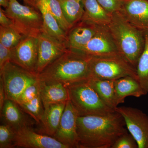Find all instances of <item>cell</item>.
<instances>
[{
  "label": "cell",
  "mask_w": 148,
  "mask_h": 148,
  "mask_svg": "<svg viewBox=\"0 0 148 148\" xmlns=\"http://www.w3.org/2000/svg\"><path fill=\"white\" fill-rule=\"evenodd\" d=\"M11 49L9 48L0 43V70L5 64L10 61Z\"/></svg>",
  "instance_id": "obj_32"
},
{
  "label": "cell",
  "mask_w": 148,
  "mask_h": 148,
  "mask_svg": "<svg viewBox=\"0 0 148 148\" xmlns=\"http://www.w3.org/2000/svg\"><path fill=\"white\" fill-rule=\"evenodd\" d=\"M19 106L25 113L28 114L35 121L40 123L44 112V108L40 93L31 101L19 105Z\"/></svg>",
  "instance_id": "obj_26"
},
{
  "label": "cell",
  "mask_w": 148,
  "mask_h": 148,
  "mask_svg": "<svg viewBox=\"0 0 148 148\" xmlns=\"http://www.w3.org/2000/svg\"><path fill=\"white\" fill-rule=\"evenodd\" d=\"M38 43V37H24L17 45L11 49V62L29 72L37 74Z\"/></svg>",
  "instance_id": "obj_10"
},
{
  "label": "cell",
  "mask_w": 148,
  "mask_h": 148,
  "mask_svg": "<svg viewBox=\"0 0 148 148\" xmlns=\"http://www.w3.org/2000/svg\"><path fill=\"white\" fill-rule=\"evenodd\" d=\"M15 131L7 125H0V148H14Z\"/></svg>",
  "instance_id": "obj_28"
},
{
  "label": "cell",
  "mask_w": 148,
  "mask_h": 148,
  "mask_svg": "<svg viewBox=\"0 0 148 148\" xmlns=\"http://www.w3.org/2000/svg\"><path fill=\"white\" fill-rule=\"evenodd\" d=\"M14 147L67 148L53 137L35 132L30 127L15 131Z\"/></svg>",
  "instance_id": "obj_13"
},
{
  "label": "cell",
  "mask_w": 148,
  "mask_h": 148,
  "mask_svg": "<svg viewBox=\"0 0 148 148\" xmlns=\"http://www.w3.org/2000/svg\"><path fill=\"white\" fill-rule=\"evenodd\" d=\"M98 26L84 19L75 24L67 34L70 48L81 50L95 34Z\"/></svg>",
  "instance_id": "obj_15"
},
{
  "label": "cell",
  "mask_w": 148,
  "mask_h": 148,
  "mask_svg": "<svg viewBox=\"0 0 148 148\" xmlns=\"http://www.w3.org/2000/svg\"><path fill=\"white\" fill-rule=\"evenodd\" d=\"M69 100L79 116L105 115L115 112L102 101L88 80L67 86Z\"/></svg>",
  "instance_id": "obj_4"
},
{
  "label": "cell",
  "mask_w": 148,
  "mask_h": 148,
  "mask_svg": "<svg viewBox=\"0 0 148 148\" xmlns=\"http://www.w3.org/2000/svg\"><path fill=\"white\" fill-rule=\"evenodd\" d=\"M84 8L82 19L91 21L99 26H108L112 14L106 11L97 0H82Z\"/></svg>",
  "instance_id": "obj_21"
},
{
  "label": "cell",
  "mask_w": 148,
  "mask_h": 148,
  "mask_svg": "<svg viewBox=\"0 0 148 148\" xmlns=\"http://www.w3.org/2000/svg\"><path fill=\"white\" fill-rule=\"evenodd\" d=\"M114 110L123 117L127 130L135 138L138 148H148V115L132 107L117 106Z\"/></svg>",
  "instance_id": "obj_8"
},
{
  "label": "cell",
  "mask_w": 148,
  "mask_h": 148,
  "mask_svg": "<svg viewBox=\"0 0 148 148\" xmlns=\"http://www.w3.org/2000/svg\"><path fill=\"white\" fill-rule=\"evenodd\" d=\"M114 81L93 78L88 79L90 85L102 101L106 106L114 110L116 106L115 101Z\"/></svg>",
  "instance_id": "obj_22"
},
{
  "label": "cell",
  "mask_w": 148,
  "mask_h": 148,
  "mask_svg": "<svg viewBox=\"0 0 148 148\" xmlns=\"http://www.w3.org/2000/svg\"><path fill=\"white\" fill-rule=\"evenodd\" d=\"M6 99L3 84L1 80L0 79V109L2 108L3 105Z\"/></svg>",
  "instance_id": "obj_34"
},
{
  "label": "cell",
  "mask_w": 148,
  "mask_h": 148,
  "mask_svg": "<svg viewBox=\"0 0 148 148\" xmlns=\"http://www.w3.org/2000/svg\"><path fill=\"white\" fill-rule=\"evenodd\" d=\"M7 99L16 102L24 90L38 79V75L23 69L11 61L0 70Z\"/></svg>",
  "instance_id": "obj_7"
},
{
  "label": "cell",
  "mask_w": 148,
  "mask_h": 148,
  "mask_svg": "<svg viewBox=\"0 0 148 148\" xmlns=\"http://www.w3.org/2000/svg\"><path fill=\"white\" fill-rule=\"evenodd\" d=\"M108 27L120 55L136 69L145 47V31L130 24L119 12L112 14Z\"/></svg>",
  "instance_id": "obj_3"
},
{
  "label": "cell",
  "mask_w": 148,
  "mask_h": 148,
  "mask_svg": "<svg viewBox=\"0 0 148 148\" xmlns=\"http://www.w3.org/2000/svg\"><path fill=\"white\" fill-rule=\"evenodd\" d=\"M79 51L91 56L120 55L108 26L99 25L94 36Z\"/></svg>",
  "instance_id": "obj_12"
},
{
  "label": "cell",
  "mask_w": 148,
  "mask_h": 148,
  "mask_svg": "<svg viewBox=\"0 0 148 148\" xmlns=\"http://www.w3.org/2000/svg\"><path fill=\"white\" fill-rule=\"evenodd\" d=\"M2 123L7 125L16 131L26 127L29 123L24 112L15 101L6 99L1 109Z\"/></svg>",
  "instance_id": "obj_16"
},
{
  "label": "cell",
  "mask_w": 148,
  "mask_h": 148,
  "mask_svg": "<svg viewBox=\"0 0 148 148\" xmlns=\"http://www.w3.org/2000/svg\"><path fill=\"white\" fill-rule=\"evenodd\" d=\"M34 1L35 7L39 10L42 15L43 32L69 45L67 33L61 29L58 21L51 12L47 0Z\"/></svg>",
  "instance_id": "obj_17"
},
{
  "label": "cell",
  "mask_w": 148,
  "mask_h": 148,
  "mask_svg": "<svg viewBox=\"0 0 148 148\" xmlns=\"http://www.w3.org/2000/svg\"><path fill=\"white\" fill-rule=\"evenodd\" d=\"M39 83L40 96L44 108L53 103L69 100L68 89L64 85L59 83L45 82L40 79Z\"/></svg>",
  "instance_id": "obj_19"
},
{
  "label": "cell",
  "mask_w": 148,
  "mask_h": 148,
  "mask_svg": "<svg viewBox=\"0 0 148 148\" xmlns=\"http://www.w3.org/2000/svg\"><path fill=\"white\" fill-rule=\"evenodd\" d=\"M112 148H138V146L134 137L127 132L119 137Z\"/></svg>",
  "instance_id": "obj_30"
},
{
  "label": "cell",
  "mask_w": 148,
  "mask_h": 148,
  "mask_svg": "<svg viewBox=\"0 0 148 148\" xmlns=\"http://www.w3.org/2000/svg\"><path fill=\"white\" fill-rule=\"evenodd\" d=\"M60 2L62 1H64V0H58Z\"/></svg>",
  "instance_id": "obj_37"
},
{
  "label": "cell",
  "mask_w": 148,
  "mask_h": 148,
  "mask_svg": "<svg viewBox=\"0 0 148 148\" xmlns=\"http://www.w3.org/2000/svg\"><path fill=\"white\" fill-rule=\"evenodd\" d=\"M60 3L64 16L71 27L82 19L84 10L82 0H64Z\"/></svg>",
  "instance_id": "obj_23"
},
{
  "label": "cell",
  "mask_w": 148,
  "mask_h": 148,
  "mask_svg": "<svg viewBox=\"0 0 148 148\" xmlns=\"http://www.w3.org/2000/svg\"><path fill=\"white\" fill-rule=\"evenodd\" d=\"M40 93L39 79L29 85L20 95L16 103L18 105L29 102Z\"/></svg>",
  "instance_id": "obj_29"
},
{
  "label": "cell",
  "mask_w": 148,
  "mask_h": 148,
  "mask_svg": "<svg viewBox=\"0 0 148 148\" xmlns=\"http://www.w3.org/2000/svg\"><path fill=\"white\" fill-rule=\"evenodd\" d=\"M90 69V78L115 80L131 76L138 80L136 69L120 55L91 56Z\"/></svg>",
  "instance_id": "obj_6"
},
{
  "label": "cell",
  "mask_w": 148,
  "mask_h": 148,
  "mask_svg": "<svg viewBox=\"0 0 148 148\" xmlns=\"http://www.w3.org/2000/svg\"><path fill=\"white\" fill-rule=\"evenodd\" d=\"M125 126L116 111L105 115L79 116L78 148H112L119 137L129 132Z\"/></svg>",
  "instance_id": "obj_1"
},
{
  "label": "cell",
  "mask_w": 148,
  "mask_h": 148,
  "mask_svg": "<svg viewBox=\"0 0 148 148\" xmlns=\"http://www.w3.org/2000/svg\"><path fill=\"white\" fill-rule=\"evenodd\" d=\"M27 5L32 6L35 7L34 1V0H22ZM36 8V7H35Z\"/></svg>",
  "instance_id": "obj_36"
},
{
  "label": "cell",
  "mask_w": 148,
  "mask_h": 148,
  "mask_svg": "<svg viewBox=\"0 0 148 148\" xmlns=\"http://www.w3.org/2000/svg\"><path fill=\"white\" fill-rule=\"evenodd\" d=\"M145 47L138 60L136 73L138 81L147 94L148 93V30L145 33Z\"/></svg>",
  "instance_id": "obj_24"
},
{
  "label": "cell",
  "mask_w": 148,
  "mask_h": 148,
  "mask_svg": "<svg viewBox=\"0 0 148 148\" xmlns=\"http://www.w3.org/2000/svg\"><path fill=\"white\" fill-rule=\"evenodd\" d=\"M98 3L111 14L119 11L123 0H97Z\"/></svg>",
  "instance_id": "obj_31"
},
{
  "label": "cell",
  "mask_w": 148,
  "mask_h": 148,
  "mask_svg": "<svg viewBox=\"0 0 148 148\" xmlns=\"http://www.w3.org/2000/svg\"><path fill=\"white\" fill-rule=\"evenodd\" d=\"M118 12L135 27L148 30V0H123Z\"/></svg>",
  "instance_id": "obj_14"
},
{
  "label": "cell",
  "mask_w": 148,
  "mask_h": 148,
  "mask_svg": "<svg viewBox=\"0 0 148 148\" xmlns=\"http://www.w3.org/2000/svg\"><path fill=\"white\" fill-rule=\"evenodd\" d=\"M47 1L51 12L58 21L61 29L67 34L72 27L68 23L64 16L61 3L58 0Z\"/></svg>",
  "instance_id": "obj_27"
},
{
  "label": "cell",
  "mask_w": 148,
  "mask_h": 148,
  "mask_svg": "<svg viewBox=\"0 0 148 148\" xmlns=\"http://www.w3.org/2000/svg\"><path fill=\"white\" fill-rule=\"evenodd\" d=\"M79 116L78 112L69 99L66 101L59 125L53 136L67 148H78L77 120Z\"/></svg>",
  "instance_id": "obj_9"
},
{
  "label": "cell",
  "mask_w": 148,
  "mask_h": 148,
  "mask_svg": "<svg viewBox=\"0 0 148 148\" xmlns=\"http://www.w3.org/2000/svg\"><path fill=\"white\" fill-rule=\"evenodd\" d=\"M114 85L116 107L121 103H124L125 99L128 96L139 98L147 94L138 80L132 77L126 76L115 80Z\"/></svg>",
  "instance_id": "obj_18"
},
{
  "label": "cell",
  "mask_w": 148,
  "mask_h": 148,
  "mask_svg": "<svg viewBox=\"0 0 148 148\" xmlns=\"http://www.w3.org/2000/svg\"><path fill=\"white\" fill-rule=\"evenodd\" d=\"M0 25L3 27L12 26V23L9 18L7 16L5 10L0 8Z\"/></svg>",
  "instance_id": "obj_33"
},
{
  "label": "cell",
  "mask_w": 148,
  "mask_h": 148,
  "mask_svg": "<svg viewBox=\"0 0 148 148\" xmlns=\"http://www.w3.org/2000/svg\"><path fill=\"white\" fill-rule=\"evenodd\" d=\"M9 3L10 0H0V5L5 9L8 7Z\"/></svg>",
  "instance_id": "obj_35"
},
{
  "label": "cell",
  "mask_w": 148,
  "mask_h": 148,
  "mask_svg": "<svg viewBox=\"0 0 148 148\" xmlns=\"http://www.w3.org/2000/svg\"><path fill=\"white\" fill-rule=\"evenodd\" d=\"M5 12L12 27L24 37H38L43 32L42 15L34 7L22 5L16 0H10Z\"/></svg>",
  "instance_id": "obj_5"
},
{
  "label": "cell",
  "mask_w": 148,
  "mask_h": 148,
  "mask_svg": "<svg viewBox=\"0 0 148 148\" xmlns=\"http://www.w3.org/2000/svg\"><path fill=\"white\" fill-rule=\"evenodd\" d=\"M66 102L53 103L44 108L40 123L45 133L53 137L58 128L66 105Z\"/></svg>",
  "instance_id": "obj_20"
},
{
  "label": "cell",
  "mask_w": 148,
  "mask_h": 148,
  "mask_svg": "<svg viewBox=\"0 0 148 148\" xmlns=\"http://www.w3.org/2000/svg\"><path fill=\"white\" fill-rule=\"evenodd\" d=\"M24 37L12 26H0V43L6 47L13 48Z\"/></svg>",
  "instance_id": "obj_25"
},
{
  "label": "cell",
  "mask_w": 148,
  "mask_h": 148,
  "mask_svg": "<svg viewBox=\"0 0 148 148\" xmlns=\"http://www.w3.org/2000/svg\"><path fill=\"white\" fill-rule=\"evenodd\" d=\"M91 56L82 51L69 49L39 74L40 80L59 83L67 87L90 78Z\"/></svg>",
  "instance_id": "obj_2"
},
{
  "label": "cell",
  "mask_w": 148,
  "mask_h": 148,
  "mask_svg": "<svg viewBox=\"0 0 148 148\" xmlns=\"http://www.w3.org/2000/svg\"><path fill=\"white\" fill-rule=\"evenodd\" d=\"M38 75L70 49L69 45L42 32L38 37Z\"/></svg>",
  "instance_id": "obj_11"
}]
</instances>
